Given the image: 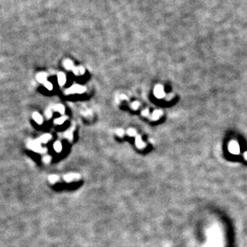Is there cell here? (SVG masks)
<instances>
[{
	"label": "cell",
	"instance_id": "cell-1",
	"mask_svg": "<svg viewBox=\"0 0 247 247\" xmlns=\"http://www.w3.org/2000/svg\"><path fill=\"white\" fill-rule=\"evenodd\" d=\"M41 141L39 140H30L28 142L27 146L29 148H31L34 152H37V153H44L46 151V148H43L40 145Z\"/></svg>",
	"mask_w": 247,
	"mask_h": 247
},
{
	"label": "cell",
	"instance_id": "cell-2",
	"mask_svg": "<svg viewBox=\"0 0 247 247\" xmlns=\"http://www.w3.org/2000/svg\"><path fill=\"white\" fill-rule=\"evenodd\" d=\"M86 90L83 86H81V85H78V84H75V85H73L71 88H69L68 89H67L65 91V94L66 95H69V94H74V93H83Z\"/></svg>",
	"mask_w": 247,
	"mask_h": 247
},
{
	"label": "cell",
	"instance_id": "cell-3",
	"mask_svg": "<svg viewBox=\"0 0 247 247\" xmlns=\"http://www.w3.org/2000/svg\"><path fill=\"white\" fill-rule=\"evenodd\" d=\"M154 94L157 98H163L165 96L164 88L161 85H157L154 89Z\"/></svg>",
	"mask_w": 247,
	"mask_h": 247
},
{
	"label": "cell",
	"instance_id": "cell-4",
	"mask_svg": "<svg viewBox=\"0 0 247 247\" xmlns=\"http://www.w3.org/2000/svg\"><path fill=\"white\" fill-rule=\"evenodd\" d=\"M80 177V175L75 174V173H68V174L65 175V176L63 177L64 180H65L67 182H71V181H72L73 180H75V179H79Z\"/></svg>",
	"mask_w": 247,
	"mask_h": 247
},
{
	"label": "cell",
	"instance_id": "cell-5",
	"mask_svg": "<svg viewBox=\"0 0 247 247\" xmlns=\"http://www.w3.org/2000/svg\"><path fill=\"white\" fill-rule=\"evenodd\" d=\"M47 75L45 72H40L38 73L37 75H36V79L37 80L39 81L40 83H46L47 82Z\"/></svg>",
	"mask_w": 247,
	"mask_h": 247
},
{
	"label": "cell",
	"instance_id": "cell-6",
	"mask_svg": "<svg viewBox=\"0 0 247 247\" xmlns=\"http://www.w3.org/2000/svg\"><path fill=\"white\" fill-rule=\"evenodd\" d=\"M32 118L34 119V120L37 124H39V125H41V124L43 123V117L39 112H34L32 114Z\"/></svg>",
	"mask_w": 247,
	"mask_h": 247
},
{
	"label": "cell",
	"instance_id": "cell-7",
	"mask_svg": "<svg viewBox=\"0 0 247 247\" xmlns=\"http://www.w3.org/2000/svg\"><path fill=\"white\" fill-rule=\"evenodd\" d=\"M58 83L60 86H63L66 83V75L63 72H60L58 74Z\"/></svg>",
	"mask_w": 247,
	"mask_h": 247
},
{
	"label": "cell",
	"instance_id": "cell-8",
	"mask_svg": "<svg viewBox=\"0 0 247 247\" xmlns=\"http://www.w3.org/2000/svg\"><path fill=\"white\" fill-rule=\"evenodd\" d=\"M72 70L75 75H81L84 74V68L83 67H75Z\"/></svg>",
	"mask_w": 247,
	"mask_h": 247
},
{
	"label": "cell",
	"instance_id": "cell-9",
	"mask_svg": "<svg viewBox=\"0 0 247 247\" xmlns=\"http://www.w3.org/2000/svg\"><path fill=\"white\" fill-rule=\"evenodd\" d=\"M63 66L64 68L67 69V70H71V69H73L74 67H73V63L72 61H71L70 60H64L63 62Z\"/></svg>",
	"mask_w": 247,
	"mask_h": 247
},
{
	"label": "cell",
	"instance_id": "cell-10",
	"mask_svg": "<svg viewBox=\"0 0 247 247\" xmlns=\"http://www.w3.org/2000/svg\"><path fill=\"white\" fill-rule=\"evenodd\" d=\"M53 109L56 112H60V114H63L64 111H65V108L63 105H62V104H56V105H55L53 107Z\"/></svg>",
	"mask_w": 247,
	"mask_h": 247
},
{
	"label": "cell",
	"instance_id": "cell-11",
	"mask_svg": "<svg viewBox=\"0 0 247 247\" xmlns=\"http://www.w3.org/2000/svg\"><path fill=\"white\" fill-rule=\"evenodd\" d=\"M136 146L139 148H143L145 147V145L143 141L141 140V138L140 136H137L136 138Z\"/></svg>",
	"mask_w": 247,
	"mask_h": 247
},
{
	"label": "cell",
	"instance_id": "cell-12",
	"mask_svg": "<svg viewBox=\"0 0 247 247\" xmlns=\"http://www.w3.org/2000/svg\"><path fill=\"white\" fill-rule=\"evenodd\" d=\"M53 147H54V149L55 150V152H57V153H60V152L62 151V148H63L62 144H61L60 141H55Z\"/></svg>",
	"mask_w": 247,
	"mask_h": 247
},
{
	"label": "cell",
	"instance_id": "cell-13",
	"mask_svg": "<svg viewBox=\"0 0 247 247\" xmlns=\"http://www.w3.org/2000/svg\"><path fill=\"white\" fill-rule=\"evenodd\" d=\"M51 139V136L50 134H44L42 136H40V140L42 143H47V142H48Z\"/></svg>",
	"mask_w": 247,
	"mask_h": 247
},
{
	"label": "cell",
	"instance_id": "cell-14",
	"mask_svg": "<svg viewBox=\"0 0 247 247\" xmlns=\"http://www.w3.org/2000/svg\"><path fill=\"white\" fill-rule=\"evenodd\" d=\"M230 150L233 153H238V146L236 143H231L230 145Z\"/></svg>",
	"mask_w": 247,
	"mask_h": 247
},
{
	"label": "cell",
	"instance_id": "cell-15",
	"mask_svg": "<svg viewBox=\"0 0 247 247\" xmlns=\"http://www.w3.org/2000/svg\"><path fill=\"white\" fill-rule=\"evenodd\" d=\"M161 114H162L161 111H159V110L154 111L153 113V115H152V119H153V120H158L160 118V116H161Z\"/></svg>",
	"mask_w": 247,
	"mask_h": 247
},
{
	"label": "cell",
	"instance_id": "cell-16",
	"mask_svg": "<svg viewBox=\"0 0 247 247\" xmlns=\"http://www.w3.org/2000/svg\"><path fill=\"white\" fill-rule=\"evenodd\" d=\"M68 119L67 116H62V117H60V118H57L56 120H55V125H62V124Z\"/></svg>",
	"mask_w": 247,
	"mask_h": 247
},
{
	"label": "cell",
	"instance_id": "cell-17",
	"mask_svg": "<svg viewBox=\"0 0 247 247\" xmlns=\"http://www.w3.org/2000/svg\"><path fill=\"white\" fill-rule=\"evenodd\" d=\"M58 179H59V177H58V176H57V175H50L48 177V180H49V181L51 184L55 183L57 180H58Z\"/></svg>",
	"mask_w": 247,
	"mask_h": 247
},
{
	"label": "cell",
	"instance_id": "cell-18",
	"mask_svg": "<svg viewBox=\"0 0 247 247\" xmlns=\"http://www.w3.org/2000/svg\"><path fill=\"white\" fill-rule=\"evenodd\" d=\"M44 87L47 89V90H52L53 89V85L51 82L49 81H47L46 83H44Z\"/></svg>",
	"mask_w": 247,
	"mask_h": 247
},
{
	"label": "cell",
	"instance_id": "cell-19",
	"mask_svg": "<svg viewBox=\"0 0 247 247\" xmlns=\"http://www.w3.org/2000/svg\"><path fill=\"white\" fill-rule=\"evenodd\" d=\"M65 137L68 138L69 140H72L73 139V134H72V131H68L67 132L65 133Z\"/></svg>",
	"mask_w": 247,
	"mask_h": 247
},
{
	"label": "cell",
	"instance_id": "cell-20",
	"mask_svg": "<svg viewBox=\"0 0 247 247\" xmlns=\"http://www.w3.org/2000/svg\"><path fill=\"white\" fill-rule=\"evenodd\" d=\"M45 115H46V116H47V119H50V118L51 117V116H52V112H51V110H50V109L47 110V111L45 112Z\"/></svg>",
	"mask_w": 247,
	"mask_h": 247
},
{
	"label": "cell",
	"instance_id": "cell-21",
	"mask_svg": "<svg viewBox=\"0 0 247 247\" xmlns=\"http://www.w3.org/2000/svg\"><path fill=\"white\" fill-rule=\"evenodd\" d=\"M128 134L129 136H135L136 135V131L133 128H129L128 130Z\"/></svg>",
	"mask_w": 247,
	"mask_h": 247
},
{
	"label": "cell",
	"instance_id": "cell-22",
	"mask_svg": "<svg viewBox=\"0 0 247 247\" xmlns=\"http://www.w3.org/2000/svg\"><path fill=\"white\" fill-rule=\"evenodd\" d=\"M132 108H133V109H137L139 107H140V103H138V102H133L132 103Z\"/></svg>",
	"mask_w": 247,
	"mask_h": 247
},
{
	"label": "cell",
	"instance_id": "cell-23",
	"mask_svg": "<svg viewBox=\"0 0 247 247\" xmlns=\"http://www.w3.org/2000/svg\"><path fill=\"white\" fill-rule=\"evenodd\" d=\"M51 160V157L50 156H46L43 157V161L45 163H49Z\"/></svg>",
	"mask_w": 247,
	"mask_h": 247
},
{
	"label": "cell",
	"instance_id": "cell-24",
	"mask_svg": "<svg viewBox=\"0 0 247 247\" xmlns=\"http://www.w3.org/2000/svg\"><path fill=\"white\" fill-rule=\"evenodd\" d=\"M116 133H117L118 136H124V131L122 129H118V130H116Z\"/></svg>",
	"mask_w": 247,
	"mask_h": 247
},
{
	"label": "cell",
	"instance_id": "cell-25",
	"mask_svg": "<svg viewBox=\"0 0 247 247\" xmlns=\"http://www.w3.org/2000/svg\"><path fill=\"white\" fill-rule=\"evenodd\" d=\"M142 115H144V116H148V109H145V111L142 112Z\"/></svg>",
	"mask_w": 247,
	"mask_h": 247
}]
</instances>
